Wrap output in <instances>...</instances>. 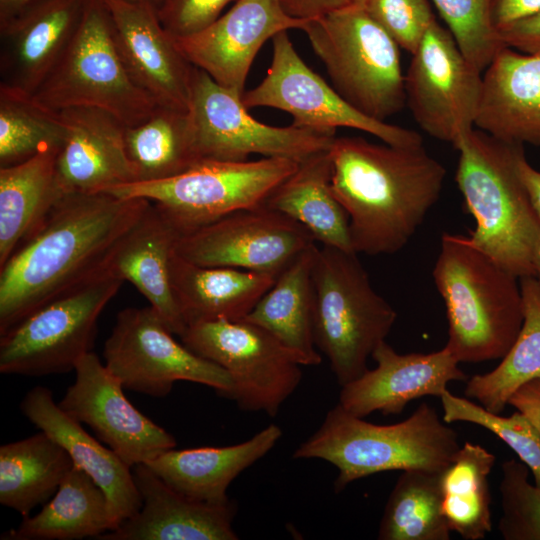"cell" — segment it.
<instances>
[{
  "label": "cell",
  "instance_id": "45",
  "mask_svg": "<svg viewBox=\"0 0 540 540\" xmlns=\"http://www.w3.org/2000/svg\"><path fill=\"white\" fill-rule=\"evenodd\" d=\"M540 12V0H490L489 18L499 34L507 27Z\"/></svg>",
  "mask_w": 540,
  "mask_h": 540
},
{
  "label": "cell",
  "instance_id": "47",
  "mask_svg": "<svg viewBox=\"0 0 540 540\" xmlns=\"http://www.w3.org/2000/svg\"><path fill=\"white\" fill-rule=\"evenodd\" d=\"M508 405L525 415L540 434V378L521 386L511 396Z\"/></svg>",
  "mask_w": 540,
  "mask_h": 540
},
{
  "label": "cell",
  "instance_id": "20",
  "mask_svg": "<svg viewBox=\"0 0 540 540\" xmlns=\"http://www.w3.org/2000/svg\"><path fill=\"white\" fill-rule=\"evenodd\" d=\"M371 358L376 367L341 386L339 395L338 404L362 418L376 411L400 414L409 402L424 396L440 397L449 382L468 379L445 347L426 354H399L383 341Z\"/></svg>",
  "mask_w": 540,
  "mask_h": 540
},
{
  "label": "cell",
  "instance_id": "19",
  "mask_svg": "<svg viewBox=\"0 0 540 540\" xmlns=\"http://www.w3.org/2000/svg\"><path fill=\"white\" fill-rule=\"evenodd\" d=\"M115 45L133 80L157 106L188 112L194 66L177 49L150 2L103 0Z\"/></svg>",
  "mask_w": 540,
  "mask_h": 540
},
{
  "label": "cell",
  "instance_id": "46",
  "mask_svg": "<svg viewBox=\"0 0 540 540\" xmlns=\"http://www.w3.org/2000/svg\"><path fill=\"white\" fill-rule=\"evenodd\" d=\"M361 0H281L285 12L301 20H313L360 3Z\"/></svg>",
  "mask_w": 540,
  "mask_h": 540
},
{
  "label": "cell",
  "instance_id": "29",
  "mask_svg": "<svg viewBox=\"0 0 540 540\" xmlns=\"http://www.w3.org/2000/svg\"><path fill=\"white\" fill-rule=\"evenodd\" d=\"M316 244L301 252L242 320L269 332L302 366L322 361L313 329L312 266Z\"/></svg>",
  "mask_w": 540,
  "mask_h": 540
},
{
  "label": "cell",
  "instance_id": "6",
  "mask_svg": "<svg viewBox=\"0 0 540 540\" xmlns=\"http://www.w3.org/2000/svg\"><path fill=\"white\" fill-rule=\"evenodd\" d=\"M312 285L315 345L344 386L368 369V359L386 341L397 313L374 290L355 252L316 247Z\"/></svg>",
  "mask_w": 540,
  "mask_h": 540
},
{
  "label": "cell",
  "instance_id": "36",
  "mask_svg": "<svg viewBox=\"0 0 540 540\" xmlns=\"http://www.w3.org/2000/svg\"><path fill=\"white\" fill-rule=\"evenodd\" d=\"M496 456L466 441L441 472L442 511L450 531L481 540L492 530L489 475Z\"/></svg>",
  "mask_w": 540,
  "mask_h": 540
},
{
  "label": "cell",
  "instance_id": "38",
  "mask_svg": "<svg viewBox=\"0 0 540 540\" xmlns=\"http://www.w3.org/2000/svg\"><path fill=\"white\" fill-rule=\"evenodd\" d=\"M64 137L58 111L42 106L30 94L0 86V168L60 149Z\"/></svg>",
  "mask_w": 540,
  "mask_h": 540
},
{
  "label": "cell",
  "instance_id": "22",
  "mask_svg": "<svg viewBox=\"0 0 540 540\" xmlns=\"http://www.w3.org/2000/svg\"><path fill=\"white\" fill-rule=\"evenodd\" d=\"M65 137L56 157L64 193H98L136 181L125 148V125L95 107L58 111Z\"/></svg>",
  "mask_w": 540,
  "mask_h": 540
},
{
  "label": "cell",
  "instance_id": "51",
  "mask_svg": "<svg viewBox=\"0 0 540 540\" xmlns=\"http://www.w3.org/2000/svg\"><path fill=\"white\" fill-rule=\"evenodd\" d=\"M130 1H143V2H150L154 4L155 6L159 3L160 0H130Z\"/></svg>",
  "mask_w": 540,
  "mask_h": 540
},
{
  "label": "cell",
  "instance_id": "49",
  "mask_svg": "<svg viewBox=\"0 0 540 540\" xmlns=\"http://www.w3.org/2000/svg\"><path fill=\"white\" fill-rule=\"evenodd\" d=\"M37 1L40 0H0V22L7 20Z\"/></svg>",
  "mask_w": 540,
  "mask_h": 540
},
{
  "label": "cell",
  "instance_id": "31",
  "mask_svg": "<svg viewBox=\"0 0 540 540\" xmlns=\"http://www.w3.org/2000/svg\"><path fill=\"white\" fill-rule=\"evenodd\" d=\"M58 151L0 168V267L37 231L64 194L56 173Z\"/></svg>",
  "mask_w": 540,
  "mask_h": 540
},
{
  "label": "cell",
  "instance_id": "35",
  "mask_svg": "<svg viewBox=\"0 0 540 540\" xmlns=\"http://www.w3.org/2000/svg\"><path fill=\"white\" fill-rule=\"evenodd\" d=\"M524 321L509 351L491 371L468 379L464 394L500 414L524 384L540 378V285L534 276L519 279Z\"/></svg>",
  "mask_w": 540,
  "mask_h": 540
},
{
  "label": "cell",
  "instance_id": "8",
  "mask_svg": "<svg viewBox=\"0 0 540 540\" xmlns=\"http://www.w3.org/2000/svg\"><path fill=\"white\" fill-rule=\"evenodd\" d=\"M42 106L103 109L125 126L147 120L157 104L129 76L114 42L103 0H87L71 41L32 95Z\"/></svg>",
  "mask_w": 540,
  "mask_h": 540
},
{
  "label": "cell",
  "instance_id": "9",
  "mask_svg": "<svg viewBox=\"0 0 540 540\" xmlns=\"http://www.w3.org/2000/svg\"><path fill=\"white\" fill-rule=\"evenodd\" d=\"M298 165V161L280 157L241 162L201 160L177 176L122 184L106 192L149 200L181 235L233 212L262 205Z\"/></svg>",
  "mask_w": 540,
  "mask_h": 540
},
{
  "label": "cell",
  "instance_id": "3",
  "mask_svg": "<svg viewBox=\"0 0 540 540\" xmlns=\"http://www.w3.org/2000/svg\"><path fill=\"white\" fill-rule=\"evenodd\" d=\"M433 279L448 320L444 347L459 363L502 359L524 321L519 278L469 237L444 233Z\"/></svg>",
  "mask_w": 540,
  "mask_h": 540
},
{
  "label": "cell",
  "instance_id": "15",
  "mask_svg": "<svg viewBox=\"0 0 540 540\" xmlns=\"http://www.w3.org/2000/svg\"><path fill=\"white\" fill-rule=\"evenodd\" d=\"M435 20L404 76L406 104L428 135L453 146L475 126L483 76Z\"/></svg>",
  "mask_w": 540,
  "mask_h": 540
},
{
  "label": "cell",
  "instance_id": "16",
  "mask_svg": "<svg viewBox=\"0 0 540 540\" xmlns=\"http://www.w3.org/2000/svg\"><path fill=\"white\" fill-rule=\"evenodd\" d=\"M313 244L315 240L304 226L260 205L179 235L175 252L201 266L233 267L278 276Z\"/></svg>",
  "mask_w": 540,
  "mask_h": 540
},
{
  "label": "cell",
  "instance_id": "12",
  "mask_svg": "<svg viewBox=\"0 0 540 540\" xmlns=\"http://www.w3.org/2000/svg\"><path fill=\"white\" fill-rule=\"evenodd\" d=\"M104 359L124 388L153 397L168 395L181 380L209 386L223 397L232 388L229 373L177 342L150 305L117 314Z\"/></svg>",
  "mask_w": 540,
  "mask_h": 540
},
{
  "label": "cell",
  "instance_id": "14",
  "mask_svg": "<svg viewBox=\"0 0 540 540\" xmlns=\"http://www.w3.org/2000/svg\"><path fill=\"white\" fill-rule=\"evenodd\" d=\"M273 55L264 79L245 91L247 109L270 107L289 113L292 124L336 134L338 127L367 132L384 143L410 147L422 145V137L411 129L372 119L349 104L297 53L287 31L272 38Z\"/></svg>",
  "mask_w": 540,
  "mask_h": 540
},
{
  "label": "cell",
  "instance_id": "30",
  "mask_svg": "<svg viewBox=\"0 0 540 540\" xmlns=\"http://www.w3.org/2000/svg\"><path fill=\"white\" fill-rule=\"evenodd\" d=\"M329 150L299 162L262 205L298 222L322 245L354 252L348 215L332 190Z\"/></svg>",
  "mask_w": 540,
  "mask_h": 540
},
{
  "label": "cell",
  "instance_id": "27",
  "mask_svg": "<svg viewBox=\"0 0 540 540\" xmlns=\"http://www.w3.org/2000/svg\"><path fill=\"white\" fill-rule=\"evenodd\" d=\"M282 437L270 424L250 439L224 447L170 449L146 465L166 484L191 499L227 504V489L245 469L263 458Z\"/></svg>",
  "mask_w": 540,
  "mask_h": 540
},
{
  "label": "cell",
  "instance_id": "34",
  "mask_svg": "<svg viewBox=\"0 0 540 540\" xmlns=\"http://www.w3.org/2000/svg\"><path fill=\"white\" fill-rule=\"evenodd\" d=\"M124 139L135 182L168 179L201 161L189 111L157 106L144 122L125 126Z\"/></svg>",
  "mask_w": 540,
  "mask_h": 540
},
{
  "label": "cell",
  "instance_id": "13",
  "mask_svg": "<svg viewBox=\"0 0 540 540\" xmlns=\"http://www.w3.org/2000/svg\"><path fill=\"white\" fill-rule=\"evenodd\" d=\"M189 113L201 160L241 162L251 154L298 162L329 150L335 134L298 127H275L248 113L242 97L194 66Z\"/></svg>",
  "mask_w": 540,
  "mask_h": 540
},
{
  "label": "cell",
  "instance_id": "24",
  "mask_svg": "<svg viewBox=\"0 0 540 540\" xmlns=\"http://www.w3.org/2000/svg\"><path fill=\"white\" fill-rule=\"evenodd\" d=\"M20 410L35 427L58 442L68 452L73 464L104 490L114 529L140 510L142 498L132 468L67 414L55 401L50 389L33 387L22 399Z\"/></svg>",
  "mask_w": 540,
  "mask_h": 540
},
{
  "label": "cell",
  "instance_id": "11",
  "mask_svg": "<svg viewBox=\"0 0 540 540\" xmlns=\"http://www.w3.org/2000/svg\"><path fill=\"white\" fill-rule=\"evenodd\" d=\"M181 340L229 373L232 388L225 398L244 411L274 417L302 379V365L269 332L246 320L192 324Z\"/></svg>",
  "mask_w": 540,
  "mask_h": 540
},
{
  "label": "cell",
  "instance_id": "23",
  "mask_svg": "<svg viewBox=\"0 0 540 540\" xmlns=\"http://www.w3.org/2000/svg\"><path fill=\"white\" fill-rule=\"evenodd\" d=\"M140 510L99 540H236V504L191 499L166 484L146 464L133 467Z\"/></svg>",
  "mask_w": 540,
  "mask_h": 540
},
{
  "label": "cell",
  "instance_id": "10",
  "mask_svg": "<svg viewBox=\"0 0 540 540\" xmlns=\"http://www.w3.org/2000/svg\"><path fill=\"white\" fill-rule=\"evenodd\" d=\"M122 283L106 270L31 313L0 336V372L42 377L74 370L92 351L98 317Z\"/></svg>",
  "mask_w": 540,
  "mask_h": 540
},
{
  "label": "cell",
  "instance_id": "33",
  "mask_svg": "<svg viewBox=\"0 0 540 540\" xmlns=\"http://www.w3.org/2000/svg\"><path fill=\"white\" fill-rule=\"evenodd\" d=\"M68 452L43 431L0 447V503L28 516L47 503L73 467Z\"/></svg>",
  "mask_w": 540,
  "mask_h": 540
},
{
  "label": "cell",
  "instance_id": "40",
  "mask_svg": "<svg viewBox=\"0 0 540 540\" xmlns=\"http://www.w3.org/2000/svg\"><path fill=\"white\" fill-rule=\"evenodd\" d=\"M463 55L480 72L505 47L489 18L490 0H432Z\"/></svg>",
  "mask_w": 540,
  "mask_h": 540
},
{
  "label": "cell",
  "instance_id": "26",
  "mask_svg": "<svg viewBox=\"0 0 540 540\" xmlns=\"http://www.w3.org/2000/svg\"><path fill=\"white\" fill-rule=\"evenodd\" d=\"M475 126L506 142L540 145V56L497 52L483 75Z\"/></svg>",
  "mask_w": 540,
  "mask_h": 540
},
{
  "label": "cell",
  "instance_id": "21",
  "mask_svg": "<svg viewBox=\"0 0 540 540\" xmlns=\"http://www.w3.org/2000/svg\"><path fill=\"white\" fill-rule=\"evenodd\" d=\"M87 0H40L0 22V86L30 95L57 64Z\"/></svg>",
  "mask_w": 540,
  "mask_h": 540
},
{
  "label": "cell",
  "instance_id": "42",
  "mask_svg": "<svg viewBox=\"0 0 540 540\" xmlns=\"http://www.w3.org/2000/svg\"><path fill=\"white\" fill-rule=\"evenodd\" d=\"M368 15L411 55L436 20L429 0H361Z\"/></svg>",
  "mask_w": 540,
  "mask_h": 540
},
{
  "label": "cell",
  "instance_id": "41",
  "mask_svg": "<svg viewBox=\"0 0 540 540\" xmlns=\"http://www.w3.org/2000/svg\"><path fill=\"white\" fill-rule=\"evenodd\" d=\"M522 461L501 464V517L498 530L505 540H540V487L529 482Z\"/></svg>",
  "mask_w": 540,
  "mask_h": 540
},
{
  "label": "cell",
  "instance_id": "28",
  "mask_svg": "<svg viewBox=\"0 0 540 540\" xmlns=\"http://www.w3.org/2000/svg\"><path fill=\"white\" fill-rule=\"evenodd\" d=\"M170 275L187 327L219 319H244L277 278L240 268L197 265L180 257L175 250Z\"/></svg>",
  "mask_w": 540,
  "mask_h": 540
},
{
  "label": "cell",
  "instance_id": "37",
  "mask_svg": "<svg viewBox=\"0 0 540 540\" xmlns=\"http://www.w3.org/2000/svg\"><path fill=\"white\" fill-rule=\"evenodd\" d=\"M379 524L380 540H449L442 511L441 473L401 471Z\"/></svg>",
  "mask_w": 540,
  "mask_h": 540
},
{
  "label": "cell",
  "instance_id": "2",
  "mask_svg": "<svg viewBox=\"0 0 540 540\" xmlns=\"http://www.w3.org/2000/svg\"><path fill=\"white\" fill-rule=\"evenodd\" d=\"M332 190L349 218L351 246L370 256L401 250L439 200L446 170L422 145L335 138Z\"/></svg>",
  "mask_w": 540,
  "mask_h": 540
},
{
  "label": "cell",
  "instance_id": "4",
  "mask_svg": "<svg viewBox=\"0 0 540 540\" xmlns=\"http://www.w3.org/2000/svg\"><path fill=\"white\" fill-rule=\"evenodd\" d=\"M456 183L475 220L471 242L519 279L534 276L540 220L517 170L523 145L472 129L454 145Z\"/></svg>",
  "mask_w": 540,
  "mask_h": 540
},
{
  "label": "cell",
  "instance_id": "17",
  "mask_svg": "<svg viewBox=\"0 0 540 540\" xmlns=\"http://www.w3.org/2000/svg\"><path fill=\"white\" fill-rule=\"evenodd\" d=\"M76 377L59 406L88 425L128 466L146 464L176 447L175 438L138 411L121 382L89 352L75 366Z\"/></svg>",
  "mask_w": 540,
  "mask_h": 540
},
{
  "label": "cell",
  "instance_id": "43",
  "mask_svg": "<svg viewBox=\"0 0 540 540\" xmlns=\"http://www.w3.org/2000/svg\"><path fill=\"white\" fill-rule=\"evenodd\" d=\"M237 0H160L158 18L172 37L197 33L222 15L224 8Z\"/></svg>",
  "mask_w": 540,
  "mask_h": 540
},
{
  "label": "cell",
  "instance_id": "5",
  "mask_svg": "<svg viewBox=\"0 0 540 540\" xmlns=\"http://www.w3.org/2000/svg\"><path fill=\"white\" fill-rule=\"evenodd\" d=\"M460 448L458 435L428 403L389 425L367 422L340 404L293 453L294 459H321L338 470L334 490L387 471L441 473Z\"/></svg>",
  "mask_w": 540,
  "mask_h": 540
},
{
  "label": "cell",
  "instance_id": "39",
  "mask_svg": "<svg viewBox=\"0 0 540 540\" xmlns=\"http://www.w3.org/2000/svg\"><path fill=\"white\" fill-rule=\"evenodd\" d=\"M443 408V420L468 422L481 426L500 438L533 475L535 485L540 487V434L521 412L504 417L486 410L483 406L452 394L448 389L439 397Z\"/></svg>",
  "mask_w": 540,
  "mask_h": 540
},
{
  "label": "cell",
  "instance_id": "44",
  "mask_svg": "<svg viewBox=\"0 0 540 540\" xmlns=\"http://www.w3.org/2000/svg\"><path fill=\"white\" fill-rule=\"evenodd\" d=\"M498 36L505 47L540 56V12L514 23Z\"/></svg>",
  "mask_w": 540,
  "mask_h": 540
},
{
  "label": "cell",
  "instance_id": "1",
  "mask_svg": "<svg viewBox=\"0 0 540 540\" xmlns=\"http://www.w3.org/2000/svg\"><path fill=\"white\" fill-rule=\"evenodd\" d=\"M149 204L108 192L64 193L0 267V336L105 272L112 249Z\"/></svg>",
  "mask_w": 540,
  "mask_h": 540
},
{
  "label": "cell",
  "instance_id": "18",
  "mask_svg": "<svg viewBox=\"0 0 540 540\" xmlns=\"http://www.w3.org/2000/svg\"><path fill=\"white\" fill-rule=\"evenodd\" d=\"M306 22L288 15L281 0H237L203 30L173 40L190 64L242 97L264 43L280 32L302 30Z\"/></svg>",
  "mask_w": 540,
  "mask_h": 540
},
{
  "label": "cell",
  "instance_id": "7",
  "mask_svg": "<svg viewBox=\"0 0 540 540\" xmlns=\"http://www.w3.org/2000/svg\"><path fill=\"white\" fill-rule=\"evenodd\" d=\"M302 30L333 88L355 109L382 122L402 110L400 47L361 2L308 20Z\"/></svg>",
  "mask_w": 540,
  "mask_h": 540
},
{
  "label": "cell",
  "instance_id": "50",
  "mask_svg": "<svg viewBox=\"0 0 540 540\" xmlns=\"http://www.w3.org/2000/svg\"><path fill=\"white\" fill-rule=\"evenodd\" d=\"M532 263L534 269V277L540 285V234L534 247Z\"/></svg>",
  "mask_w": 540,
  "mask_h": 540
},
{
  "label": "cell",
  "instance_id": "25",
  "mask_svg": "<svg viewBox=\"0 0 540 540\" xmlns=\"http://www.w3.org/2000/svg\"><path fill=\"white\" fill-rule=\"evenodd\" d=\"M179 235L168 218L150 202L114 246L105 267L123 282L133 284L170 331L181 337L187 325L175 299L170 275L171 257Z\"/></svg>",
  "mask_w": 540,
  "mask_h": 540
},
{
  "label": "cell",
  "instance_id": "32",
  "mask_svg": "<svg viewBox=\"0 0 540 540\" xmlns=\"http://www.w3.org/2000/svg\"><path fill=\"white\" fill-rule=\"evenodd\" d=\"M104 490L73 465L56 493L34 516H24L2 540H78L114 530Z\"/></svg>",
  "mask_w": 540,
  "mask_h": 540
},
{
  "label": "cell",
  "instance_id": "48",
  "mask_svg": "<svg viewBox=\"0 0 540 540\" xmlns=\"http://www.w3.org/2000/svg\"><path fill=\"white\" fill-rule=\"evenodd\" d=\"M517 170L531 205L540 220V171L531 166L524 151L518 156Z\"/></svg>",
  "mask_w": 540,
  "mask_h": 540
}]
</instances>
